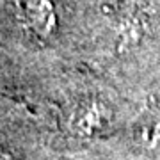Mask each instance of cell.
Returning a JSON list of instances; mask_svg holds the SVG:
<instances>
[{"label":"cell","mask_w":160,"mask_h":160,"mask_svg":"<svg viewBox=\"0 0 160 160\" xmlns=\"http://www.w3.org/2000/svg\"><path fill=\"white\" fill-rule=\"evenodd\" d=\"M20 20L38 39H50L59 29V9L55 0H20Z\"/></svg>","instance_id":"1"},{"label":"cell","mask_w":160,"mask_h":160,"mask_svg":"<svg viewBox=\"0 0 160 160\" xmlns=\"http://www.w3.org/2000/svg\"><path fill=\"white\" fill-rule=\"evenodd\" d=\"M110 121V110L102 100H84L69 114V130L73 133L91 137L102 133Z\"/></svg>","instance_id":"2"},{"label":"cell","mask_w":160,"mask_h":160,"mask_svg":"<svg viewBox=\"0 0 160 160\" xmlns=\"http://www.w3.org/2000/svg\"><path fill=\"white\" fill-rule=\"evenodd\" d=\"M0 160H16V158H14L11 153H7V151H4V149H0Z\"/></svg>","instance_id":"3"}]
</instances>
